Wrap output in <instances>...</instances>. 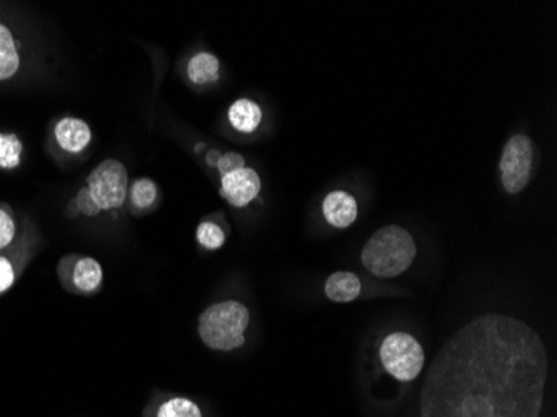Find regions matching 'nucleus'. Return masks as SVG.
I'll use <instances>...</instances> for the list:
<instances>
[{
	"label": "nucleus",
	"instance_id": "obj_5",
	"mask_svg": "<svg viewBox=\"0 0 557 417\" xmlns=\"http://www.w3.org/2000/svg\"><path fill=\"white\" fill-rule=\"evenodd\" d=\"M87 189L101 209H117L126 201L129 177L121 162L109 159L91 172Z\"/></svg>",
	"mask_w": 557,
	"mask_h": 417
},
{
	"label": "nucleus",
	"instance_id": "obj_8",
	"mask_svg": "<svg viewBox=\"0 0 557 417\" xmlns=\"http://www.w3.org/2000/svg\"><path fill=\"white\" fill-rule=\"evenodd\" d=\"M64 284H71L77 291L92 292L101 286L102 267L96 259L92 257H79L72 262L69 272L61 271Z\"/></svg>",
	"mask_w": 557,
	"mask_h": 417
},
{
	"label": "nucleus",
	"instance_id": "obj_10",
	"mask_svg": "<svg viewBox=\"0 0 557 417\" xmlns=\"http://www.w3.org/2000/svg\"><path fill=\"white\" fill-rule=\"evenodd\" d=\"M324 217L331 226L346 229L357 219V202L351 194L344 191L331 192L324 199Z\"/></svg>",
	"mask_w": 557,
	"mask_h": 417
},
{
	"label": "nucleus",
	"instance_id": "obj_6",
	"mask_svg": "<svg viewBox=\"0 0 557 417\" xmlns=\"http://www.w3.org/2000/svg\"><path fill=\"white\" fill-rule=\"evenodd\" d=\"M534 147L527 136H512L502 151L501 167L502 186L509 194H517L527 186L531 179Z\"/></svg>",
	"mask_w": 557,
	"mask_h": 417
},
{
	"label": "nucleus",
	"instance_id": "obj_20",
	"mask_svg": "<svg viewBox=\"0 0 557 417\" xmlns=\"http://www.w3.org/2000/svg\"><path fill=\"white\" fill-rule=\"evenodd\" d=\"M17 271L14 262L7 256H0V294L9 291L16 284Z\"/></svg>",
	"mask_w": 557,
	"mask_h": 417
},
{
	"label": "nucleus",
	"instance_id": "obj_2",
	"mask_svg": "<svg viewBox=\"0 0 557 417\" xmlns=\"http://www.w3.org/2000/svg\"><path fill=\"white\" fill-rule=\"evenodd\" d=\"M416 254V242L411 232L399 226H386L374 232L366 242L361 261L372 276L392 279L412 266Z\"/></svg>",
	"mask_w": 557,
	"mask_h": 417
},
{
	"label": "nucleus",
	"instance_id": "obj_16",
	"mask_svg": "<svg viewBox=\"0 0 557 417\" xmlns=\"http://www.w3.org/2000/svg\"><path fill=\"white\" fill-rule=\"evenodd\" d=\"M157 417H202L201 407L186 397H172L162 402Z\"/></svg>",
	"mask_w": 557,
	"mask_h": 417
},
{
	"label": "nucleus",
	"instance_id": "obj_21",
	"mask_svg": "<svg viewBox=\"0 0 557 417\" xmlns=\"http://www.w3.org/2000/svg\"><path fill=\"white\" fill-rule=\"evenodd\" d=\"M72 206L77 207L79 211L84 212L86 216H97L101 212V207L97 204L96 199L92 197L89 189H81L77 194L76 201L72 202Z\"/></svg>",
	"mask_w": 557,
	"mask_h": 417
},
{
	"label": "nucleus",
	"instance_id": "obj_11",
	"mask_svg": "<svg viewBox=\"0 0 557 417\" xmlns=\"http://www.w3.org/2000/svg\"><path fill=\"white\" fill-rule=\"evenodd\" d=\"M324 291L329 301L347 304L361 296V279L354 272L337 271L327 277Z\"/></svg>",
	"mask_w": 557,
	"mask_h": 417
},
{
	"label": "nucleus",
	"instance_id": "obj_4",
	"mask_svg": "<svg viewBox=\"0 0 557 417\" xmlns=\"http://www.w3.org/2000/svg\"><path fill=\"white\" fill-rule=\"evenodd\" d=\"M379 356L387 374H391L394 379L401 382L417 379L426 364V354L421 342L407 332L389 334L382 341Z\"/></svg>",
	"mask_w": 557,
	"mask_h": 417
},
{
	"label": "nucleus",
	"instance_id": "obj_23",
	"mask_svg": "<svg viewBox=\"0 0 557 417\" xmlns=\"http://www.w3.org/2000/svg\"><path fill=\"white\" fill-rule=\"evenodd\" d=\"M219 159H221V152L219 151H211L207 154V164L209 166H217Z\"/></svg>",
	"mask_w": 557,
	"mask_h": 417
},
{
	"label": "nucleus",
	"instance_id": "obj_17",
	"mask_svg": "<svg viewBox=\"0 0 557 417\" xmlns=\"http://www.w3.org/2000/svg\"><path fill=\"white\" fill-rule=\"evenodd\" d=\"M197 241L209 251H216L224 246L226 232L214 222H202L201 226L197 227Z\"/></svg>",
	"mask_w": 557,
	"mask_h": 417
},
{
	"label": "nucleus",
	"instance_id": "obj_14",
	"mask_svg": "<svg viewBox=\"0 0 557 417\" xmlns=\"http://www.w3.org/2000/svg\"><path fill=\"white\" fill-rule=\"evenodd\" d=\"M187 74L194 84H211L219 79V61L216 56L202 52L189 62Z\"/></svg>",
	"mask_w": 557,
	"mask_h": 417
},
{
	"label": "nucleus",
	"instance_id": "obj_1",
	"mask_svg": "<svg viewBox=\"0 0 557 417\" xmlns=\"http://www.w3.org/2000/svg\"><path fill=\"white\" fill-rule=\"evenodd\" d=\"M547 372L546 346L529 324L482 314L432 359L421 417H541Z\"/></svg>",
	"mask_w": 557,
	"mask_h": 417
},
{
	"label": "nucleus",
	"instance_id": "obj_18",
	"mask_svg": "<svg viewBox=\"0 0 557 417\" xmlns=\"http://www.w3.org/2000/svg\"><path fill=\"white\" fill-rule=\"evenodd\" d=\"M131 199L139 209L151 207L157 199V186L151 179H139L131 187Z\"/></svg>",
	"mask_w": 557,
	"mask_h": 417
},
{
	"label": "nucleus",
	"instance_id": "obj_9",
	"mask_svg": "<svg viewBox=\"0 0 557 417\" xmlns=\"http://www.w3.org/2000/svg\"><path fill=\"white\" fill-rule=\"evenodd\" d=\"M54 137L57 144L66 152L77 154L89 146L91 142V129L86 122L74 117H64L54 127Z\"/></svg>",
	"mask_w": 557,
	"mask_h": 417
},
{
	"label": "nucleus",
	"instance_id": "obj_15",
	"mask_svg": "<svg viewBox=\"0 0 557 417\" xmlns=\"http://www.w3.org/2000/svg\"><path fill=\"white\" fill-rule=\"evenodd\" d=\"M22 142L16 134H0V169L21 166Z\"/></svg>",
	"mask_w": 557,
	"mask_h": 417
},
{
	"label": "nucleus",
	"instance_id": "obj_19",
	"mask_svg": "<svg viewBox=\"0 0 557 417\" xmlns=\"http://www.w3.org/2000/svg\"><path fill=\"white\" fill-rule=\"evenodd\" d=\"M17 224L12 216L11 209L6 204H0V251L11 246L16 239Z\"/></svg>",
	"mask_w": 557,
	"mask_h": 417
},
{
	"label": "nucleus",
	"instance_id": "obj_12",
	"mask_svg": "<svg viewBox=\"0 0 557 417\" xmlns=\"http://www.w3.org/2000/svg\"><path fill=\"white\" fill-rule=\"evenodd\" d=\"M21 69V54L9 27L0 24V82L9 81Z\"/></svg>",
	"mask_w": 557,
	"mask_h": 417
},
{
	"label": "nucleus",
	"instance_id": "obj_3",
	"mask_svg": "<svg viewBox=\"0 0 557 417\" xmlns=\"http://www.w3.org/2000/svg\"><path fill=\"white\" fill-rule=\"evenodd\" d=\"M249 321L251 312L242 302H217L199 317V336L214 351H234L244 346V332Z\"/></svg>",
	"mask_w": 557,
	"mask_h": 417
},
{
	"label": "nucleus",
	"instance_id": "obj_7",
	"mask_svg": "<svg viewBox=\"0 0 557 417\" xmlns=\"http://www.w3.org/2000/svg\"><path fill=\"white\" fill-rule=\"evenodd\" d=\"M261 191V179L256 171L242 167L222 177V197H226L232 206L246 207L256 199Z\"/></svg>",
	"mask_w": 557,
	"mask_h": 417
},
{
	"label": "nucleus",
	"instance_id": "obj_22",
	"mask_svg": "<svg viewBox=\"0 0 557 417\" xmlns=\"http://www.w3.org/2000/svg\"><path fill=\"white\" fill-rule=\"evenodd\" d=\"M246 166V161L241 154L237 152H227L224 156H221L219 162H217V169L221 171L222 177L231 174V172L239 171L242 167Z\"/></svg>",
	"mask_w": 557,
	"mask_h": 417
},
{
	"label": "nucleus",
	"instance_id": "obj_13",
	"mask_svg": "<svg viewBox=\"0 0 557 417\" xmlns=\"http://www.w3.org/2000/svg\"><path fill=\"white\" fill-rule=\"evenodd\" d=\"M261 119V107L249 99H239L229 109V121L232 126L236 127L237 131L246 132V134L256 131L257 126L261 124Z\"/></svg>",
	"mask_w": 557,
	"mask_h": 417
}]
</instances>
